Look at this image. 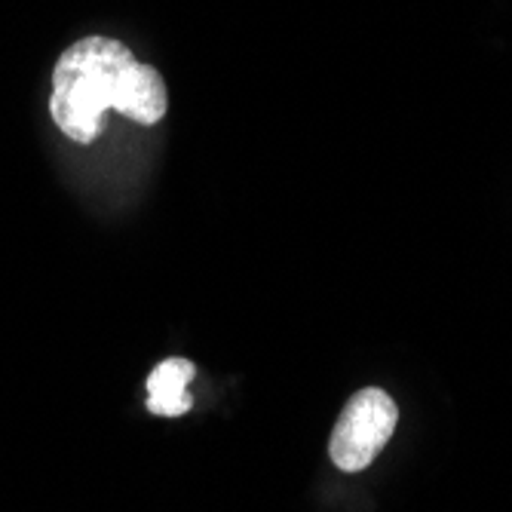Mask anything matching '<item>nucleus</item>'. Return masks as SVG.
Returning a JSON list of instances; mask_svg holds the SVG:
<instances>
[{
    "label": "nucleus",
    "mask_w": 512,
    "mask_h": 512,
    "mask_svg": "<svg viewBox=\"0 0 512 512\" xmlns=\"http://www.w3.org/2000/svg\"><path fill=\"white\" fill-rule=\"evenodd\" d=\"M197 368L188 359H166L160 362L148 378V411L160 417H178L188 414L194 399L188 393V384L194 381Z\"/></svg>",
    "instance_id": "obj_3"
},
{
    "label": "nucleus",
    "mask_w": 512,
    "mask_h": 512,
    "mask_svg": "<svg viewBox=\"0 0 512 512\" xmlns=\"http://www.w3.org/2000/svg\"><path fill=\"white\" fill-rule=\"evenodd\" d=\"M396 421H399V408L384 390L378 387L359 390L344 405L335 424V433H332V442H329V454L335 460V467L344 473L365 470L393 439Z\"/></svg>",
    "instance_id": "obj_2"
},
{
    "label": "nucleus",
    "mask_w": 512,
    "mask_h": 512,
    "mask_svg": "<svg viewBox=\"0 0 512 512\" xmlns=\"http://www.w3.org/2000/svg\"><path fill=\"white\" fill-rule=\"evenodd\" d=\"M166 105L169 96L160 71L138 62L129 46L114 37H83L56 62L50 114L77 145L96 142L108 111L154 126L163 120Z\"/></svg>",
    "instance_id": "obj_1"
}]
</instances>
